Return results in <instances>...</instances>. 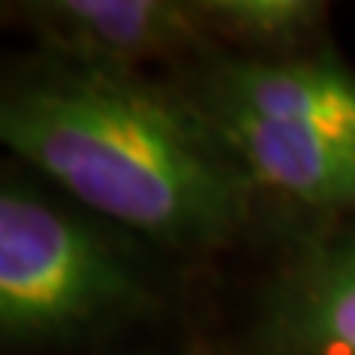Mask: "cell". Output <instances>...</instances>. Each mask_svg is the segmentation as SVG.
I'll return each mask as SVG.
<instances>
[{"label":"cell","instance_id":"cell-1","mask_svg":"<svg viewBox=\"0 0 355 355\" xmlns=\"http://www.w3.org/2000/svg\"><path fill=\"white\" fill-rule=\"evenodd\" d=\"M0 139L12 160L166 258H219L270 216L169 77L80 69L33 51L6 65Z\"/></svg>","mask_w":355,"mask_h":355},{"label":"cell","instance_id":"cell-2","mask_svg":"<svg viewBox=\"0 0 355 355\" xmlns=\"http://www.w3.org/2000/svg\"><path fill=\"white\" fill-rule=\"evenodd\" d=\"M166 254L6 160L0 172V343L60 352L119 338L169 305Z\"/></svg>","mask_w":355,"mask_h":355},{"label":"cell","instance_id":"cell-3","mask_svg":"<svg viewBox=\"0 0 355 355\" xmlns=\"http://www.w3.org/2000/svg\"><path fill=\"white\" fill-rule=\"evenodd\" d=\"M219 133L266 210L296 222L355 216V69L326 48L214 53L166 74Z\"/></svg>","mask_w":355,"mask_h":355},{"label":"cell","instance_id":"cell-4","mask_svg":"<svg viewBox=\"0 0 355 355\" xmlns=\"http://www.w3.org/2000/svg\"><path fill=\"white\" fill-rule=\"evenodd\" d=\"M296 225L240 326L207 355H355V216Z\"/></svg>","mask_w":355,"mask_h":355},{"label":"cell","instance_id":"cell-5","mask_svg":"<svg viewBox=\"0 0 355 355\" xmlns=\"http://www.w3.org/2000/svg\"><path fill=\"white\" fill-rule=\"evenodd\" d=\"M3 9L36 53L80 69L166 77L219 53L202 0H27Z\"/></svg>","mask_w":355,"mask_h":355},{"label":"cell","instance_id":"cell-6","mask_svg":"<svg viewBox=\"0 0 355 355\" xmlns=\"http://www.w3.org/2000/svg\"><path fill=\"white\" fill-rule=\"evenodd\" d=\"M202 15L219 53L266 60L331 44L329 6L317 0H202Z\"/></svg>","mask_w":355,"mask_h":355},{"label":"cell","instance_id":"cell-7","mask_svg":"<svg viewBox=\"0 0 355 355\" xmlns=\"http://www.w3.org/2000/svg\"><path fill=\"white\" fill-rule=\"evenodd\" d=\"M198 355H207V352H205V349H202V352H198Z\"/></svg>","mask_w":355,"mask_h":355}]
</instances>
